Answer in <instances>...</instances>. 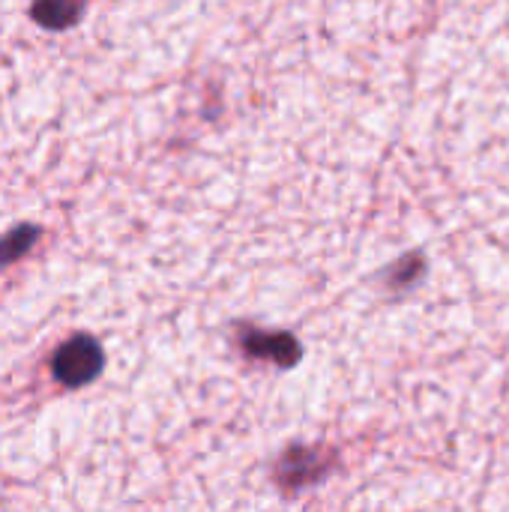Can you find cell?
<instances>
[{"label":"cell","instance_id":"cell-1","mask_svg":"<svg viewBox=\"0 0 509 512\" xmlns=\"http://www.w3.org/2000/svg\"><path fill=\"white\" fill-rule=\"evenodd\" d=\"M102 366H105V354L93 336H72L69 342H63L57 348V354L51 360L54 378L63 387H84V384L96 381Z\"/></svg>","mask_w":509,"mask_h":512},{"label":"cell","instance_id":"cell-2","mask_svg":"<svg viewBox=\"0 0 509 512\" xmlns=\"http://www.w3.org/2000/svg\"><path fill=\"white\" fill-rule=\"evenodd\" d=\"M243 348H246L249 354H255V357H270V360L279 363V366H291V363H297V357H300L297 339H291V336H285V333L267 336V333L249 330V333L243 336Z\"/></svg>","mask_w":509,"mask_h":512},{"label":"cell","instance_id":"cell-3","mask_svg":"<svg viewBox=\"0 0 509 512\" xmlns=\"http://www.w3.org/2000/svg\"><path fill=\"white\" fill-rule=\"evenodd\" d=\"M87 0H33L30 15L45 30H66L84 15Z\"/></svg>","mask_w":509,"mask_h":512},{"label":"cell","instance_id":"cell-4","mask_svg":"<svg viewBox=\"0 0 509 512\" xmlns=\"http://www.w3.org/2000/svg\"><path fill=\"white\" fill-rule=\"evenodd\" d=\"M36 237H39V228L36 225H21V228L9 231L6 237H0V267L24 258Z\"/></svg>","mask_w":509,"mask_h":512}]
</instances>
